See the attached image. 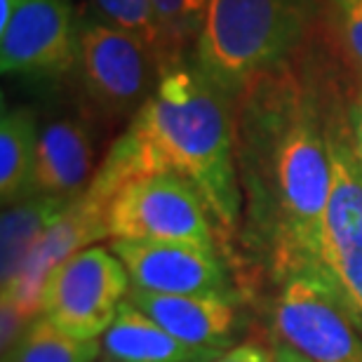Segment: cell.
Wrapping results in <instances>:
<instances>
[{"label":"cell","mask_w":362,"mask_h":362,"mask_svg":"<svg viewBox=\"0 0 362 362\" xmlns=\"http://www.w3.org/2000/svg\"><path fill=\"white\" fill-rule=\"evenodd\" d=\"M78 62V31L66 0H24L0 31V69L21 76H62Z\"/></svg>","instance_id":"cell-9"},{"label":"cell","mask_w":362,"mask_h":362,"mask_svg":"<svg viewBox=\"0 0 362 362\" xmlns=\"http://www.w3.org/2000/svg\"><path fill=\"white\" fill-rule=\"evenodd\" d=\"M329 88L292 62L255 78L235 99V163L247 228L273 275L315 273L332 188Z\"/></svg>","instance_id":"cell-1"},{"label":"cell","mask_w":362,"mask_h":362,"mask_svg":"<svg viewBox=\"0 0 362 362\" xmlns=\"http://www.w3.org/2000/svg\"><path fill=\"white\" fill-rule=\"evenodd\" d=\"M132 287L120 259L108 247L92 245L47 275L40 289L38 315L64 334L94 341L115 320Z\"/></svg>","instance_id":"cell-6"},{"label":"cell","mask_w":362,"mask_h":362,"mask_svg":"<svg viewBox=\"0 0 362 362\" xmlns=\"http://www.w3.org/2000/svg\"><path fill=\"white\" fill-rule=\"evenodd\" d=\"M327 141L332 188L322 219L315 275H320L358 329H362V168L349 139L346 106L332 90Z\"/></svg>","instance_id":"cell-4"},{"label":"cell","mask_w":362,"mask_h":362,"mask_svg":"<svg viewBox=\"0 0 362 362\" xmlns=\"http://www.w3.org/2000/svg\"><path fill=\"white\" fill-rule=\"evenodd\" d=\"M310 12V0H209L195 66L235 101L255 78L292 62Z\"/></svg>","instance_id":"cell-3"},{"label":"cell","mask_w":362,"mask_h":362,"mask_svg":"<svg viewBox=\"0 0 362 362\" xmlns=\"http://www.w3.org/2000/svg\"><path fill=\"white\" fill-rule=\"evenodd\" d=\"M151 3H153L156 17L160 21L168 57L175 59L179 57V47L186 40H198L209 0H151Z\"/></svg>","instance_id":"cell-19"},{"label":"cell","mask_w":362,"mask_h":362,"mask_svg":"<svg viewBox=\"0 0 362 362\" xmlns=\"http://www.w3.org/2000/svg\"><path fill=\"white\" fill-rule=\"evenodd\" d=\"M94 175L92 136L81 120L54 118L40 127L33 195L74 202L90 188Z\"/></svg>","instance_id":"cell-13"},{"label":"cell","mask_w":362,"mask_h":362,"mask_svg":"<svg viewBox=\"0 0 362 362\" xmlns=\"http://www.w3.org/2000/svg\"><path fill=\"white\" fill-rule=\"evenodd\" d=\"M69 205L71 202L49 198V195H31L3 209L0 216V285L3 289L17 280L33 245L66 212Z\"/></svg>","instance_id":"cell-15"},{"label":"cell","mask_w":362,"mask_h":362,"mask_svg":"<svg viewBox=\"0 0 362 362\" xmlns=\"http://www.w3.org/2000/svg\"><path fill=\"white\" fill-rule=\"evenodd\" d=\"M111 240L184 243L216 250L214 216L198 188L175 175L127 181L106 207Z\"/></svg>","instance_id":"cell-5"},{"label":"cell","mask_w":362,"mask_h":362,"mask_svg":"<svg viewBox=\"0 0 362 362\" xmlns=\"http://www.w3.org/2000/svg\"><path fill=\"white\" fill-rule=\"evenodd\" d=\"M99 358L101 339L81 341L64 334L40 315L28 325L19 341L3 353V362H97Z\"/></svg>","instance_id":"cell-17"},{"label":"cell","mask_w":362,"mask_h":362,"mask_svg":"<svg viewBox=\"0 0 362 362\" xmlns=\"http://www.w3.org/2000/svg\"><path fill=\"white\" fill-rule=\"evenodd\" d=\"M273 320L285 346L310 362H362L358 325L320 275L280 280Z\"/></svg>","instance_id":"cell-8"},{"label":"cell","mask_w":362,"mask_h":362,"mask_svg":"<svg viewBox=\"0 0 362 362\" xmlns=\"http://www.w3.org/2000/svg\"><path fill=\"white\" fill-rule=\"evenodd\" d=\"M175 175L198 188L214 223L238 228L243 191L235 163V101L195 64H163L156 90L108 148L85 193L108 207L127 181Z\"/></svg>","instance_id":"cell-2"},{"label":"cell","mask_w":362,"mask_h":362,"mask_svg":"<svg viewBox=\"0 0 362 362\" xmlns=\"http://www.w3.org/2000/svg\"><path fill=\"white\" fill-rule=\"evenodd\" d=\"M273 356H275V362H310L308 358H303L301 353L292 351V349H289V346H285V344L275 346Z\"/></svg>","instance_id":"cell-24"},{"label":"cell","mask_w":362,"mask_h":362,"mask_svg":"<svg viewBox=\"0 0 362 362\" xmlns=\"http://www.w3.org/2000/svg\"><path fill=\"white\" fill-rule=\"evenodd\" d=\"M38 134L33 111L24 106L3 108L0 120V200L5 207L35 193Z\"/></svg>","instance_id":"cell-16"},{"label":"cell","mask_w":362,"mask_h":362,"mask_svg":"<svg viewBox=\"0 0 362 362\" xmlns=\"http://www.w3.org/2000/svg\"><path fill=\"white\" fill-rule=\"evenodd\" d=\"M127 301L181 344L207 351H226L235 329L238 306L233 292L151 294L129 287Z\"/></svg>","instance_id":"cell-12"},{"label":"cell","mask_w":362,"mask_h":362,"mask_svg":"<svg viewBox=\"0 0 362 362\" xmlns=\"http://www.w3.org/2000/svg\"><path fill=\"white\" fill-rule=\"evenodd\" d=\"M212 362H275V356L259 344H240L233 346V349H226Z\"/></svg>","instance_id":"cell-22"},{"label":"cell","mask_w":362,"mask_h":362,"mask_svg":"<svg viewBox=\"0 0 362 362\" xmlns=\"http://www.w3.org/2000/svg\"><path fill=\"white\" fill-rule=\"evenodd\" d=\"M346 57L362 74V0H320Z\"/></svg>","instance_id":"cell-20"},{"label":"cell","mask_w":362,"mask_h":362,"mask_svg":"<svg viewBox=\"0 0 362 362\" xmlns=\"http://www.w3.org/2000/svg\"><path fill=\"white\" fill-rule=\"evenodd\" d=\"M346 127H349V139L362 168V76L353 90L351 99L346 101Z\"/></svg>","instance_id":"cell-21"},{"label":"cell","mask_w":362,"mask_h":362,"mask_svg":"<svg viewBox=\"0 0 362 362\" xmlns=\"http://www.w3.org/2000/svg\"><path fill=\"white\" fill-rule=\"evenodd\" d=\"M108 238L106 205L92 200L88 193L74 200L59 219L49 226L38 243L33 245L24 269L10 287L3 289V299L38 317L40 289L47 275L76 252L92 247L94 243Z\"/></svg>","instance_id":"cell-11"},{"label":"cell","mask_w":362,"mask_h":362,"mask_svg":"<svg viewBox=\"0 0 362 362\" xmlns=\"http://www.w3.org/2000/svg\"><path fill=\"white\" fill-rule=\"evenodd\" d=\"M101 14L108 19V24L125 28V31L134 33L141 38L153 52L160 57L165 64L170 59L168 47H165L160 21L156 17L153 3L151 0H94Z\"/></svg>","instance_id":"cell-18"},{"label":"cell","mask_w":362,"mask_h":362,"mask_svg":"<svg viewBox=\"0 0 362 362\" xmlns=\"http://www.w3.org/2000/svg\"><path fill=\"white\" fill-rule=\"evenodd\" d=\"M21 3H24V0H0V31H5Z\"/></svg>","instance_id":"cell-23"},{"label":"cell","mask_w":362,"mask_h":362,"mask_svg":"<svg viewBox=\"0 0 362 362\" xmlns=\"http://www.w3.org/2000/svg\"><path fill=\"white\" fill-rule=\"evenodd\" d=\"M78 71L94 106L108 115H134L156 90L163 62L134 33L104 21L78 28Z\"/></svg>","instance_id":"cell-7"},{"label":"cell","mask_w":362,"mask_h":362,"mask_svg":"<svg viewBox=\"0 0 362 362\" xmlns=\"http://www.w3.org/2000/svg\"><path fill=\"white\" fill-rule=\"evenodd\" d=\"M221 353L181 344L127 299L101 334V356L111 362H212Z\"/></svg>","instance_id":"cell-14"},{"label":"cell","mask_w":362,"mask_h":362,"mask_svg":"<svg viewBox=\"0 0 362 362\" xmlns=\"http://www.w3.org/2000/svg\"><path fill=\"white\" fill-rule=\"evenodd\" d=\"M104 362H111V360H104Z\"/></svg>","instance_id":"cell-25"},{"label":"cell","mask_w":362,"mask_h":362,"mask_svg":"<svg viewBox=\"0 0 362 362\" xmlns=\"http://www.w3.org/2000/svg\"><path fill=\"white\" fill-rule=\"evenodd\" d=\"M108 250L125 266L134 289L151 294L230 292L226 266L216 250L184 243L111 240Z\"/></svg>","instance_id":"cell-10"}]
</instances>
